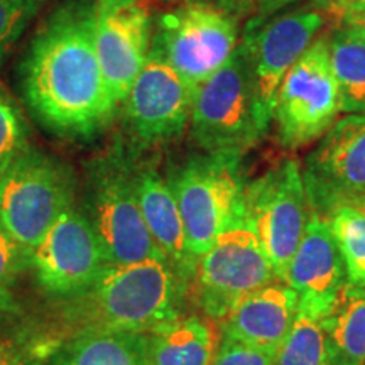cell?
I'll return each instance as SVG.
<instances>
[{
  "mask_svg": "<svg viewBox=\"0 0 365 365\" xmlns=\"http://www.w3.org/2000/svg\"><path fill=\"white\" fill-rule=\"evenodd\" d=\"M345 264L346 282L365 287V205H345L325 217Z\"/></svg>",
  "mask_w": 365,
  "mask_h": 365,
  "instance_id": "d4e9b609",
  "label": "cell"
},
{
  "mask_svg": "<svg viewBox=\"0 0 365 365\" xmlns=\"http://www.w3.org/2000/svg\"><path fill=\"white\" fill-rule=\"evenodd\" d=\"M239 22L230 14L186 2L159 17L149 51L198 86L234 54L240 43Z\"/></svg>",
  "mask_w": 365,
  "mask_h": 365,
  "instance_id": "9c48e42d",
  "label": "cell"
},
{
  "mask_svg": "<svg viewBox=\"0 0 365 365\" xmlns=\"http://www.w3.org/2000/svg\"><path fill=\"white\" fill-rule=\"evenodd\" d=\"M191 134L207 154L242 158L267 129L255 98L252 53L244 38L220 70L196 86Z\"/></svg>",
  "mask_w": 365,
  "mask_h": 365,
  "instance_id": "3957f363",
  "label": "cell"
},
{
  "mask_svg": "<svg viewBox=\"0 0 365 365\" xmlns=\"http://www.w3.org/2000/svg\"><path fill=\"white\" fill-rule=\"evenodd\" d=\"M48 340L41 339L39 328L0 293V365H44L53 352Z\"/></svg>",
  "mask_w": 365,
  "mask_h": 365,
  "instance_id": "603a6c76",
  "label": "cell"
},
{
  "mask_svg": "<svg viewBox=\"0 0 365 365\" xmlns=\"http://www.w3.org/2000/svg\"><path fill=\"white\" fill-rule=\"evenodd\" d=\"M31 266L46 293L71 298L88 289L108 264L83 210L71 207L33 250Z\"/></svg>",
  "mask_w": 365,
  "mask_h": 365,
  "instance_id": "4fadbf2b",
  "label": "cell"
},
{
  "mask_svg": "<svg viewBox=\"0 0 365 365\" xmlns=\"http://www.w3.org/2000/svg\"><path fill=\"white\" fill-rule=\"evenodd\" d=\"M319 2H322L323 6L330 11L333 19H335L336 22H339V19L344 16L345 12L365 7V0H319Z\"/></svg>",
  "mask_w": 365,
  "mask_h": 365,
  "instance_id": "1f68e13d",
  "label": "cell"
},
{
  "mask_svg": "<svg viewBox=\"0 0 365 365\" xmlns=\"http://www.w3.org/2000/svg\"><path fill=\"white\" fill-rule=\"evenodd\" d=\"M95 48L110 107L117 112L149 56L145 0H95Z\"/></svg>",
  "mask_w": 365,
  "mask_h": 365,
  "instance_id": "5bb4252c",
  "label": "cell"
},
{
  "mask_svg": "<svg viewBox=\"0 0 365 365\" xmlns=\"http://www.w3.org/2000/svg\"><path fill=\"white\" fill-rule=\"evenodd\" d=\"M282 282L298 294L299 308L325 318L346 282L345 264L325 217L309 212L303 239Z\"/></svg>",
  "mask_w": 365,
  "mask_h": 365,
  "instance_id": "2e32d148",
  "label": "cell"
},
{
  "mask_svg": "<svg viewBox=\"0 0 365 365\" xmlns=\"http://www.w3.org/2000/svg\"><path fill=\"white\" fill-rule=\"evenodd\" d=\"M48 365H145V335L110 330L75 333L53 350Z\"/></svg>",
  "mask_w": 365,
  "mask_h": 365,
  "instance_id": "ffe728a7",
  "label": "cell"
},
{
  "mask_svg": "<svg viewBox=\"0 0 365 365\" xmlns=\"http://www.w3.org/2000/svg\"><path fill=\"white\" fill-rule=\"evenodd\" d=\"M107 264H130L164 257L154 244L134 188V158L115 148L95 159L86 176L85 207Z\"/></svg>",
  "mask_w": 365,
  "mask_h": 365,
  "instance_id": "277c9868",
  "label": "cell"
},
{
  "mask_svg": "<svg viewBox=\"0 0 365 365\" xmlns=\"http://www.w3.org/2000/svg\"><path fill=\"white\" fill-rule=\"evenodd\" d=\"M43 4L44 0H0V63Z\"/></svg>",
  "mask_w": 365,
  "mask_h": 365,
  "instance_id": "484cf974",
  "label": "cell"
},
{
  "mask_svg": "<svg viewBox=\"0 0 365 365\" xmlns=\"http://www.w3.org/2000/svg\"><path fill=\"white\" fill-rule=\"evenodd\" d=\"M24 149V127L19 112L0 95V173Z\"/></svg>",
  "mask_w": 365,
  "mask_h": 365,
  "instance_id": "4316f807",
  "label": "cell"
},
{
  "mask_svg": "<svg viewBox=\"0 0 365 365\" xmlns=\"http://www.w3.org/2000/svg\"><path fill=\"white\" fill-rule=\"evenodd\" d=\"M274 365H328L323 317L298 308L293 327L274 354Z\"/></svg>",
  "mask_w": 365,
  "mask_h": 365,
  "instance_id": "cb8c5ba5",
  "label": "cell"
},
{
  "mask_svg": "<svg viewBox=\"0 0 365 365\" xmlns=\"http://www.w3.org/2000/svg\"><path fill=\"white\" fill-rule=\"evenodd\" d=\"M212 365H274V354L223 339Z\"/></svg>",
  "mask_w": 365,
  "mask_h": 365,
  "instance_id": "f1b7e54d",
  "label": "cell"
},
{
  "mask_svg": "<svg viewBox=\"0 0 365 365\" xmlns=\"http://www.w3.org/2000/svg\"><path fill=\"white\" fill-rule=\"evenodd\" d=\"M341 113L340 93L333 76L328 34L318 36L277 90L272 120L282 148L299 149L323 134Z\"/></svg>",
  "mask_w": 365,
  "mask_h": 365,
  "instance_id": "ba28073f",
  "label": "cell"
},
{
  "mask_svg": "<svg viewBox=\"0 0 365 365\" xmlns=\"http://www.w3.org/2000/svg\"><path fill=\"white\" fill-rule=\"evenodd\" d=\"M22 85L34 117L66 139H90L112 120L93 0H70L46 21L27 53Z\"/></svg>",
  "mask_w": 365,
  "mask_h": 365,
  "instance_id": "6da1fadb",
  "label": "cell"
},
{
  "mask_svg": "<svg viewBox=\"0 0 365 365\" xmlns=\"http://www.w3.org/2000/svg\"><path fill=\"white\" fill-rule=\"evenodd\" d=\"M328 54L341 112L365 113V39L350 27L339 24L328 34Z\"/></svg>",
  "mask_w": 365,
  "mask_h": 365,
  "instance_id": "7402d4cb",
  "label": "cell"
},
{
  "mask_svg": "<svg viewBox=\"0 0 365 365\" xmlns=\"http://www.w3.org/2000/svg\"><path fill=\"white\" fill-rule=\"evenodd\" d=\"M323 328L328 365H365V287L345 282Z\"/></svg>",
  "mask_w": 365,
  "mask_h": 365,
  "instance_id": "44dd1931",
  "label": "cell"
},
{
  "mask_svg": "<svg viewBox=\"0 0 365 365\" xmlns=\"http://www.w3.org/2000/svg\"><path fill=\"white\" fill-rule=\"evenodd\" d=\"M186 2L217 9V11L230 14L237 19H245L249 16H255L257 12L255 0H186Z\"/></svg>",
  "mask_w": 365,
  "mask_h": 365,
  "instance_id": "f546056e",
  "label": "cell"
},
{
  "mask_svg": "<svg viewBox=\"0 0 365 365\" xmlns=\"http://www.w3.org/2000/svg\"><path fill=\"white\" fill-rule=\"evenodd\" d=\"M73 203L70 168L48 154L24 149L0 173V223L31 254Z\"/></svg>",
  "mask_w": 365,
  "mask_h": 365,
  "instance_id": "8992f818",
  "label": "cell"
},
{
  "mask_svg": "<svg viewBox=\"0 0 365 365\" xmlns=\"http://www.w3.org/2000/svg\"><path fill=\"white\" fill-rule=\"evenodd\" d=\"M134 188L139 208L154 244L186 282H191L198 259L191 254L185 223L168 180L150 163L134 161Z\"/></svg>",
  "mask_w": 365,
  "mask_h": 365,
  "instance_id": "e0dca14e",
  "label": "cell"
},
{
  "mask_svg": "<svg viewBox=\"0 0 365 365\" xmlns=\"http://www.w3.org/2000/svg\"><path fill=\"white\" fill-rule=\"evenodd\" d=\"M279 281L247 218L232 223L198 257L195 299L208 318L222 322L254 291Z\"/></svg>",
  "mask_w": 365,
  "mask_h": 365,
  "instance_id": "52a82bcc",
  "label": "cell"
},
{
  "mask_svg": "<svg viewBox=\"0 0 365 365\" xmlns=\"http://www.w3.org/2000/svg\"><path fill=\"white\" fill-rule=\"evenodd\" d=\"M301 0H255L257 6V12H255V19H267V17L274 16L276 12L284 11L286 7L293 6Z\"/></svg>",
  "mask_w": 365,
  "mask_h": 365,
  "instance_id": "4dcf8cb0",
  "label": "cell"
},
{
  "mask_svg": "<svg viewBox=\"0 0 365 365\" xmlns=\"http://www.w3.org/2000/svg\"><path fill=\"white\" fill-rule=\"evenodd\" d=\"M145 335V365H212L217 333L207 319L180 317Z\"/></svg>",
  "mask_w": 365,
  "mask_h": 365,
  "instance_id": "d6986e66",
  "label": "cell"
},
{
  "mask_svg": "<svg viewBox=\"0 0 365 365\" xmlns=\"http://www.w3.org/2000/svg\"><path fill=\"white\" fill-rule=\"evenodd\" d=\"M309 210L327 217L345 205H365V113L336 120L303 166Z\"/></svg>",
  "mask_w": 365,
  "mask_h": 365,
  "instance_id": "7c38bea8",
  "label": "cell"
},
{
  "mask_svg": "<svg viewBox=\"0 0 365 365\" xmlns=\"http://www.w3.org/2000/svg\"><path fill=\"white\" fill-rule=\"evenodd\" d=\"M195 90L161 56L149 51L144 68L125 98V120L137 144L176 140L190 124Z\"/></svg>",
  "mask_w": 365,
  "mask_h": 365,
  "instance_id": "9a60e30c",
  "label": "cell"
},
{
  "mask_svg": "<svg viewBox=\"0 0 365 365\" xmlns=\"http://www.w3.org/2000/svg\"><path fill=\"white\" fill-rule=\"evenodd\" d=\"M339 24L350 27L365 39V7L355 9V11L345 12L339 19Z\"/></svg>",
  "mask_w": 365,
  "mask_h": 365,
  "instance_id": "d6a6232c",
  "label": "cell"
},
{
  "mask_svg": "<svg viewBox=\"0 0 365 365\" xmlns=\"http://www.w3.org/2000/svg\"><path fill=\"white\" fill-rule=\"evenodd\" d=\"M188 282L164 257L108 264L63 309L73 335L90 330L148 333L181 317Z\"/></svg>",
  "mask_w": 365,
  "mask_h": 365,
  "instance_id": "7a4b0ae2",
  "label": "cell"
},
{
  "mask_svg": "<svg viewBox=\"0 0 365 365\" xmlns=\"http://www.w3.org/2000/svg\"><path fill=\"white\" fill-rule=\"evenodd\" d=\"M299 298L289 286L281 282L245 296L222 319L223 339L276 354L298 314Z\"/></svg>",
  "mask_w": 365,
  "mask_h": 365,
  "instance_id": "ac0fdd59",
  "label": "cell"
},
{
  "mask_svg": "<svg viewBox=\"0 0 365 365\" xmlns=\"http://www.w3.org/2000/svg\"><path fill=\"white\" fill-rule=\"evenodd\" d=\"M31 264V252L26 250L0 223V293L16 279L17 274Z\"/></svg>",
  "mask_w": 365,
  "mask_h": 365,
  "instance_id": "83f0119b",
  "label": "cell"
},
{
  "mask_svg": "<svg viewBox=\"0 0 365 365\" xmlns=\"http://www.w3.org/2000/svg\"><path fill=\"white\" fill-rule=\"evenodd\" d=\"M303 168L286 159L245 186V218L282 281L309 218Z\"/></svg>",
  "mask_w": 365,
  "mask_h": 365,
  "instance_id": "30bf717a",
  "label": "cell"
},
{
  "mask_svg": "<svg viewBox=\"0 0 365 365\" xmlns=\"http://www.w3.org/2000/svg\"><path fill=\"white\" fill-rule=\"evenodd\" d=\"M330 17L333 19L330 11L314 0L313 6L274 14L267 19L252 17L245 26L242 38L247 41L252 53L255 98L262 125L267 130L282 80L318 38Z\"/></svg>",
  "mask_w": 365,
  "mask_h": 365,
  "instance_id": "8fae6325",
  "label": "cell"
},
{
  "mask_svg": "<svg viewBox=\"0 0 365 365\" xmlns=\"http://www.w3.org/2000/svg\"><path fill=\"white\" fill-rule=\"evenodd\" d=\"M242 158L200 154L186 159L168 176L185 223L186 240L196 259L213 240L245 217Z\"/></svg>",
  "mask_w": 365,
  "mask_h": 365,
  "instance_id": "5b68a950",
  "label": "cell"
}]
</instances>
